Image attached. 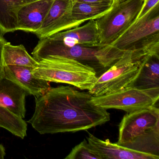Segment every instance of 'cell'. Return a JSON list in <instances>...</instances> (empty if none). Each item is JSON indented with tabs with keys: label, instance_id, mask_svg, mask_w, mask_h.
<instances>
[{
	"label": "cell",
	"instance_id": "52a82bcc",
	"mask_svg": "<svg viewBox=\"0 0 159 159\" xmlns=\"http://www.w3.org/2000/svg\"><path fill=\"white\" fill-rule=\"evenodd\" d=\"M144 56L139 53L125 51L119 60L98 77L88 92L93 96H99L128 87L137 74Z\"/></svg>",
	"mask_w": 159,
	"mask_h": 159
},
{
	"label": "cell",
	"instance_id": "3957f363",
	"mask_svg": "<svg viewBox=\"0 0 159 159\" xmlns=\"http://www.w3.org/2000/svg\"><path fill=\"white\" fill-rule=\"evenodd\" d=\"M124 52L111 45L66 46L44 38L39 40L32 55L38 62L50 56L72 58L93 68L98 77L119 60Z\"/></svg>",
	"mask_w": 159,
	"mask_h": 159
},
{
	"label": "cell",
	"instance_id": "d6986e66",
	"mask_svg": "<svg viewBox=\"0 0 159 159\" xmlns=\"http://www.w3.org/2000/svg\"><path fill=\"white\" fill-rule=\"evenodd\" d=\"M0 127L24 139L27 136V124L24 119L0 106Z\"/></svg>",
	"mask_w": 159,
	"mask_h": 159
},
{
	"label": "cell",
	"instance_id": "5bb4252c",
	"mask_svg": "<svg viewBox=\"0 0 159 159\" xmlns=\"http://www.w3.org/2000/svg\"><path fill=\"white\" fill-rule=\"evenodd\" d=\"M28 92L15 82L3 77L0 79V106L22 119L25 116Z\"/></svg>",
	"mask_w": 159,
	"mask_h": 159
},
{
	"label": "cell",
	"instance_id": "277c9868",
	"mask_svg": "<svg viewBox=\"0 0 159 159\" xmlns=\"http://www.w3.org/2000/svg\"><path fill=\"white\" fill-rule=\"evenodd\" d=\"M39 63V66L32 70L33 74L49 82L66 84L89 91L97 80L94 69L72 58L50 56Z\"/></svg>",
	"mask_w": 159,
	"mask_h": 159
},
{
	"label": "cell",
	"instance_id": "ba28073f",
	"mask_svg": "<svg viewBox=\"0 0 159 159\" xmlns=\"http://www.w3.org/2000/svg\"><path fill=\"white\" fill-rule=\"evenodd\" d=\"M159 99V89L140 90L128 87L114 93L93 96L91 101L105 109H116L127 113L156 106Z\"/></svg>",
	"mask_w": 159,
	"mask_h": 159
},
{
	"label": "cell",
	"instance_id": "d4e9b609",
	"mask_svg": "<svg viewBox=\"0 0 159 159\" xmlns=\"http://www.w3.org/2000/svg\"><path fill=\"white\" fill-rule=\"evenodd\" d=\"M24 1L26 2V3H29V2H33L37 1H39V0H24Z\"/></svg>",
	"mask_w": 159,
	"mask_h": 159
},
{
	"label": "cell",
	"instance_id": "6da1fadb",
	"mask_svg": "<svg viewBox=\"0 0 159 159\" xmlns=\"http://www.w3.org/2000/svg\"><path fill=\"white\" fill-rule=\"evenodd\" d=\"M92 98L69 85L51 87L35 97V111L28 122L41 134L87 131L110 120L107 110L95 105Z\"/></svg>",
	"mask_w": 159,
	"mask_h": 159
},
{
	"label": "cell",
	"instance_id": "7c38bea8",
	"mask_svg": "<svg viewBox=\"0 0 159 159\" xmlns=\"http://www.w3.org/2000/svg\"><path fill=\"white\" fill-rule=\"evenodd\" d=\"M33 69L24 66H4L3 77L18 84L25 89L29 95L39 97L45 93L51 86L49 82L34 76Z\"/></svg>",
	"mask_w": 159,
	"mask_h": 159
},
{
	"label": "cell",
	"instance_id": "4fadbf2b",
	"mask_svg": "<svg viewBox=\"0 0 159 159\" xmlns=\"http://www.w3.org/2000/svg\"><path fill=\"white\" fill-rule=\"evenodd\" d=\"M90 147L101 159H159V157L127 148L111 142L109 139L103 140L92 134L87 137Z\"/></svg>",
	"mask_w": 159,
	"mask_h": 159
},
{
	"label": "cell",
	"instance_id": "30bf717a",
	"mask_svg": "<svg viewBox=\"0 0 159 159\" xmlns=\"http://www.w3.org/2000/svg\"><path fill=\"white\" fill-rule=\"evenodd\" d=\"M46 39L52 42L66 46L102 45L100 44L99 32L95 19H91L83 25L58 32Z\"/></svg>",
	"mask_w": 159,
	"mask_h": 159
},
{
	"label": "cell",
	"instance_id": "cb8c5ba5",
	"mask_svg": "<svg viewBox=\"0 0 159 159\" xmlns=\"http://www.w3.org/2000/svg\"><path fill=\"white\" fill-rule=\"evenodd\" d=\"M6 155V152L4 146L0 144V159H3Z\"/></svg>",
	"mask_w": 159,
	"mask_h": 159
},
{
	"label": "cell",
	"instance_id": "44dd1931",
	"mask_svg": "<svg viewBox=\"0 0 159 159\" xmlns=\"http://www.w3.org/2000/svg\"><path fill=\"white\" fill-rule=\"evenodd\" d=\"M158 3H159V0H145L142 9L139 14L137 19L144 16L151 9H152Z\"/></svg>",
	"mask_w": 159,
	"mask_h": 159
},
{
	"label": "cell",
	"instance_id": "9c48e42d",
	"mask_svg": "<svg viewBox=\"0 0 159 159\" xmlns=\"http://www.w3.org/2000/svg\"><path fill=\"white\" fill-rule=\"evenodd\" d=\"M72 0H54L41 26L35 33L39 39L81 25L72 18Z\"/></svg>",
	"mask_w": 159,
	"mask_h": 159
},
{
	"label": "cell",
	"instance_id": "e0dca14e",
	"mask_svg": "<svg viewBox=\"0 0 159 159\" xmlns=\"http://www.w3.org/2000/svg\"><path fill=\"white\" fill-rule=\"evenodd\" d=\"M3 66H17L37 67L39 63L28 53L24 45H12L7 42L2 52Z\"/></svg>",
	"mask_w": 159,
	"mask_h": 159
},
{
	"label": "cell",
	"instance_id": "5b68a950",
	"mask_svg": "<svg viewBox=\"0 0 159 159\" xmlns=\"http://www.w3.org/2000/svg\"><path fill=\"white\" fill-rule=\"evenodd\" d=\"M111 45L124 52L159 54V3L137 19Z\"/></svg>",
	"mask_w": 159,
	"mask_h": 159
},
{
	"label": "cell",
	"instance_id": "2e32d148",
	"mask_svg": "<svg viewBox=\"0 0 159 159\" xmlns=\"http://www.w3.org/2000/svg\"><path fill=\"white\" fill-rule=\"evenodd\" d=\"M24 0H0V35L18 30L17 14Z\"/></svg>",
	"mask_w": 159,
	"mask_h": 159
},
{
	"label": "cell",
	"instance_id": "ac0fdd59",
	"mask_svg": "<svg viewBox=\"0 0 159 159\" xmlns=\"http://www.w3.org/2000/svg\"><path fill=\"white\" fill-rule=\"evenodd\" d=\"M112 5L73 2L72 16L80 25L91 19H96L108 11Z\"/></svg>",
	"mask_w": 159,
	"mask_h": 159
},
{
	"label": "cell",
	"instance_id": "484cf974",
	"mask_svg": "<svg viewBox=\"0 0 159 159\" xmlns=\"http://www.w3.org/2000/svg\"><path fill=\"white\" fill-rule=\"evenodd\" d=\"M124 1H125V0H114V1L117 2H122Z\"/></svg>",
	"mask_w": 159,
	"mask_h": 159
},
{
	"label": "cell",
	"instance_id": "603a6c76",
	"mask_svg": "<svg viewBox=\"0 0 159 159\" xmlns=\"http://www.w3.org/2000/svg\"><path fill=\"white\" fill-rule=\"evenodd\" d=\"M73 2H85V3L104 4L112 5L114 0H72Z\"/></svg>",
	"mask_w": 159,
	"mask_h": 159
},
{
	"label": "cell",
	"instance_id": "8fae6325",
	"mask_svg": "<svg viewBox=\"0 0 159 159\" xmlns=\"http://www.w3.org/2000/svg\"><path fill=\"white\" fill-rule=\"evenodd\" d=\"M54 0H39L26 3L17 14L18 30L35 33L41 26Z\"/></svg>",
	"mask_w": 159,
	"mask_h": 159
},
{
	"label": "cell",
	"instance_id": "7402d4cb",
	"mask_svg": "<svg viewBox=\"0 0 159 159\" xmlns=\"http://www.w3.org/2000/svg\"><path fill=\"white\" fill-rule=\"evenodd\" d=\"M7 41L3 38V36L0 35V79L3 78L4 76V66L3 64V58H2V52L3 47L7 43Z\"/></svg>",
	"mask_w": 159,
	"mask_h": 159
},
{
	"label": "cell",
	"instance_id": "ffe728a7",
	"mask_svg": "<svg viewBox=\"0 0 159 159\" xmlns=\"http://www.w3.org/2000/svg\"><path fill=\"white\" fill-rule=\"evenodd\" d=\"M65 159H101L100 156L93 149L86 139L75 146Z\"/></svg>",
	"mask_w": 159,
	"mask_h": 159
},
{
	"label": "cell",
	"instance_id": "8992f818",
	"mask_svg": "<svg viewBox=\"0 0 159 159\" xmlns=\"http://www.w3.org/2000/svg\"><path fill=\"white\" fill-rule=\"evenodd\" d=\"M145 0L114 1L111 9L95 19L100 44L110 45L137 19Z\"/></svg>",
	"mask_w": 159,
	"mask_h": 159
},
{
	"label": "cell",
	"instance_id": "7a4b0ae2",
	"mask_svg": "<svg viewBox=\"0 0 159 159\" xmlns=\"http://www.w3.org/2000/svg\"><path fill=\"white\" fill-rule=\"evenodd\" d=\"M119 145L159 157V109L153 106L126 113L119 124Z\"/></svg>",
	"mask_w": 159,
	"mask_h": 159
},
{
	"label": "cell",
	"instance_id": "9a60e30c",
	"mask_svg": "<svg viewBox=\"0 0 159 159\" xmlns=\"http://www.w3.org/2000/svg\"><path fill=\"white\" fill-rule=\"evenodd\" d=\"M128 87L159 89V54H149L142 57L138 72Z\"/></svg>",
	"mask_w": 159,
	"mask_h": 159
}]
</instances>
